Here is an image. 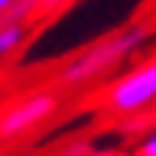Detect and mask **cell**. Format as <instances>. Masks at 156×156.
Returning <instances> with one entry per match:
<instances>
[{"label": "cell", "mask_w": 156, "mask_h": 156, "mask_svg": "<svg viewBox=\"0 0 156 156\" xmlns=\"http://www.w3.org/2000/svg\"><path fill=\"white\" fill-rule=\"evenodd\" d=\"M146 39H150V26L146 23H130V26H120L114 33H107V36L94 39V42H88L85 49H78L55 72L58 88L81 91V88L104 81L111 72H117L130 55H136L146 46Z\"/></svg>", "instance_id": "6da1fadb"}, {"label": "cell", "mask_w": 156, "mask_h": 156, "mask_svg": "<svg viewBox=\"0 0 156 156\" xmlns=\"http://www.w3.org/2000/svg\"><path fill=\"white\" fill-rule=\"evenodd\" d=\"M153 104H156V55L130 65L104 91V107L111 114H117V117L143 114Z\"/></svg>", "instance_id": "7a4b0ae2"}, {"label": "cell", "mask_w": 156, "mask_h": 156, "mask_svg": "<svg viewBox=\"0 0 156 156\" xmlns=\"http://www.w3.org/2000/svg\"><path fill=\"white\" fill-rule=\"evenodd\" d=\"M58 107H62V98L52 88H36V91L20 94L16 101H10L0 111V143H10V140L33 133L49 117L58 114Z\"/></svg>", "instance_id": "3957f363"}, {"label": "cell", "mask_w": 156, "mask_h": 156, "mask_svg": "<svg viewBox=\"0 0 156 156\" xmlns=\"http://www.w3.org/2000/svg\"><path fill=\"white\" fill-rule=\"evenodd\" d=\"M72 0H16L13 10H10L3 20H20V23H36V20H46L52 13H58L62 7H68Z\"/></svg>", "instance_id": "277c9868"}, {"label": "cell", "mask_w": 156, "mask_h": 156, "mask_svg": "<svg viewBox=\"0 0 156 156\" xmlns=\"http://www.w3.org/2000/svg\"><path fill=\"white\" fill-rule=\"evenodd\" d=\"M26 36H29V23H20V20H0V65L26 42Z\"/></svg>", "instance_id": "5b68a950"}, {"label": "cell", "mask_w": 156, "mask_h": 156, "mask_svg": "<svg viewBox=\"0 0 156 156\" xmlns=\"http://www.w3.org/2000/svg\"><path fill=\"white\" fill-rule=\"evenodd\" d=\"M133 156H156V127L150 130V133H143V140L136 143Z\"/></svg>", "instance_id": "8992f818"}, {"label": "cell", "mask_w": 156, "mask_h": 156, "mask_svg": "<svg viewBox=\"0 0 156 156\" xmlns=\"http://www.w3.org/2000/svg\"><path fill=\"white\" fill-rule=\"evenodd\" d=\"M13 3H16V0H0V20L7 16L10 10H13Z\"/></svg>", "instance_id": "52a82bcc"}, {"label": "cell", "mask_w": 156, "mask_h": 156, "mask_svg": "<svg viewBox=\"0 0 156 156\" xmlns=\"http://www.w3.org/2000/svg\"><path fill=\"white\" fill-rule=\"evenodd\" d=\"M91 156H101V153H91Z\"/></svg>", "instance_id": "ba28073f"}]
</instances>
